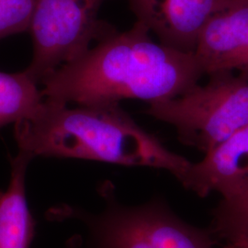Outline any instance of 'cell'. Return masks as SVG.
Listing matches in <instances>:
<instances>
[{
  "label": "cell",
  "instance_id": "8",
  "mask_svg": "<svg viewBox=\"0 0 248 248\" xmlns=\"http://www.w3.org/2000/svg\"><path fill=\"white\" fill-rule=\"evenodd\" d=\"M248 180V125L232 133L202 160L191 163L182 186L201 197L216 192L222 198Z\"/></svg>",
  "mask_w": 248,
  "mask_h": 248
},
{
  "label": "cell",
  "instance_id": "7",
  "mask_svg": "<svg viewBox=\"0 0 248 248\" xmlns=\"http://www.w3.org/2000/svg\"><path fill=\"white\" fill-rule=\"evenodd\" d=\"M137 20L162 45L194 53L208 19L228 0H128Z\"/></svg>",
  "mask_w": 248,
  "mask_h": 248
},
{
  "label": "cell",
  "instance_id": "2",
  "mask_svg": "<svg viewBox=\"0 0 248 248\" xmlns=\"http://www.w3.org/2000/svg\"><path fill=\"white\" fill-rule=\"evenodd\" d=\"M14 124L18 150L33 158H78L163 169L180 183L192 163L144 131L119 103L69 108L45 99L34 115Z\"/></svg>",
  "mask_w": 248,
  "mask_h": 248
},
{
  "label": "cell",
  "instance_id": "6",
  "mask_svg": "<svg viewBox=\"0 0 248 248\" xmlns=\"http://www.w3.org/2000/svg\"><path fill=\"white\" fill-rule=\"evenodd\" d=\"M203 74L248 72V0H228L208 19L195 51Z\"/></svg>",
  "mask_w": 248,
  "mask_h": 248
},
{
  "label": "cell",
  "instance_id": "4",
  "mask_svg": "<svg viewBox=\"0 0 248 248\" xmlns=\"http://www.w3.org/2000/svg\"><path fill=\"white\" fill-rule=\"evenodd\" d=\"M176 98L150 103L146 112L171 124L184 144L207 153L248 125V72L209 75Z\"/></svg>",
  "mask_w": 248,
  "mask_h": 248
},
{
  "label": "cell",
  "instance_id": "1",
  "mask_svg": "<svg viewBox=\"0 0 248 248\" xmlns=\"http://www.w3.org/2000/svg\"><path fill=\"white\" fill-rule=\"evenodd\" d=\"M150 33L136 21L131 30L107 37L46 78L43 98L66 105L129 98L150 104L181 95L204 75L195 53L156 44Z\"/></svg>",
  "mask_w": 248,
  "mask_h": 248
},
{
  "label": "cell",
  "instance_id": "9",
  "mask_svg": "<svg viewBox=\"0 0 248 248\" xmlns=\"http://www.w3.org/2000/svg\"><path fill=\"white\" fill-rule=\"evenodd\" d=\"M33 157L18 151L11 160L9 186L0 190V248H31L35 220L26 195V172Z\"/></svg>",
  "mask_w": 248,
  "mask_h": 248
},
{
  "label": "cell",
  "instance_id": "13",
  "mask_svg": "<svg viewBox=\"0 0 248 248\" xmlns=\"http://www.w3.org/2000/svg\"><path fill=\"white\" fill-rule=\"evenodd\" d=\"M65 248H85V243L80 235H73L67 240Z\"/></svg>",
  "mask_w": 248,
  "mask_h": 248
},
{
  "label": "cell",
  "instance_id": "5",
  "mask_svg": "<svg viewBox=\"0 0 248 248\" xmlns=\"http://www.w3.org/2000/svg\"><path fill=\"white\" fill-rule=\"evenodd\" d=\"M106 0H36L29 31L33 56L25 71L37 84L86 53L115 28L98 18Z\"/></svg>",
  "mask_w": 248,
  "mask_h": 248
},
{
  "label": "cell",
  "instance_id": "12",
  "mask_svg": "<svg viewBox=\"0 0 248 248\" xmlns=\"http://www.w3.org/2000/svg\"><path fill=\"white\" fill-rule=\"evenodd\" d=\"M36 0H0V39L29 31Z\"/></svg>",
  "mask_w": 248,
  "mask_h": 248
},
{
  "label": "cell",
  "instance_id": "3",
  "mask_svg": "<svg viewBox=\"0 0 248 248\" xmlns=\"http://www.w3.org/2000/svg\"><path fill=\"white\" fill-rule=\"evenodd\" d=\"M99 193L105 201L101 213L60 205L48 217L83 222L95 248H213L210 231L185 222L160 200L138 206L122 205L108 182L100 186Z\"/></svg>",
  "mask_w": 248,
  "mask_h": 248
},
{
  "label": "cell",
  "instance_id": "14",
  "mask_svg": "<svg viewBox=\"0 0 248 248\" xmlns=\"http://www.w3.org/2000/svg\"><path fill=\"white\" fill-rule=\"evenodd\" d=\"M223 248H248V235L241 239L226 243Z\"/></svg>",
  "mask_w": 248,
  "mask_h": 248
},
{
  "label": "cell",
  "instance_id": "10",
  "mask_svg": "<svg viewBox=\"0 0 248 248\" xmlns=\"http://www.w3.org/2000/svg\"><path fill=\"white\" fill-rule=\"evenodd\" d=\"M44 101L38 84L26 71L0 72V126L34 115Z\"/></svg>",
  "mask_w": 248,
  "mask_h": 248
},
{
  "label": "cell",
  "instance_id": "11",
  "mask_svg": "<svg viewBox=\"0 0 248 248\" xmlns=\"http://www.w3.org/2000/svg\"><path fill=\"white\" fill-rule=\"evenodd\" d=\"M210 232L225 244L248 235V180L235 192L222 198L213 213Z\"/></svg>",
  "mask_w": 248,
  "mask_h": 248
}]
</instances>
